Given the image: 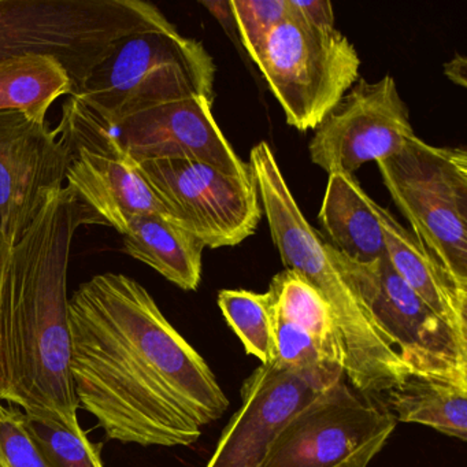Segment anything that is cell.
<instances>
[{
	"instance_id": "6da1fadb",
	"label": "cell",
	"mask_w": 467,
	"mask_h": 467,
	"mask_svg": "<svg viewBox=\"0 0 467 467\" xmlns=\"http://www.w3.org/2000/svg\"><path fill=\"white\" fill-rule=\"evenodd\" d=\"M78 406L109 440L188 447L229 407L217 377L135 278L103 273L69 297Z\"/></svg>"
},
{
	"instance_id": "7a4b0ae2",
	"label": "cell",
	"mask_w": 467,
	"mask_h": 467,
	"mask_svg": "<svg viewBox=\"0 0 467 467\" xmlns=\"http://www.w3.org/2000/svg\"><path fill=\"white\" fill-rule=\"evenodd\" d=\"M95 223L67 188L13 245L0 319V399L84 431L70 359L67 269L76 232Z\"/></svg>"
},
{
	"instance_id": "3957f363",
	"label": "cell",
	"mask_w": 467,
	"mask_h": 467,
	"mask_svg": "<svg viewBox=\"0 0 467 467\" xmlns=\"http://www.w3.org/2000/svg\"><path fill=\"white\" fill-rule=\"evenodd\" d=\"M251 171L273 243L286 270L318 289L332 308L344 348V377L360 395L385 396L409 371L348 275L327 255V243L297 206L266 141L250 154Z\"/></svg>"
},
{
	"instance_id": "277c9868",
	"label": "cell",
	"mask_w": 467,
	"mask_h": 467,
	"mask_svg": "<svg viewBox=\"0 0 467 467\" xmlns=\"http://www.w3.org/2000/svg\"><path fill=\"white\" fill-rule=\"evenodd\" d=\"M169 26L144 0H0V64L31 54L54 57L69 72L76 95L121 40Z\"/></svg>"
},
{
	"instance_id": "5b68a950",
	"label": "cell",
	"mask_w": 467,
	"mask_h": 467,
	"mask_svg": "<svg viewBox=\"0 0 467 467\" xmlns=\"http://www.w3.org/2000/svg\"><path fill=\"white\" fill-rule=\"evenodd\" d=\"M214 78L203 45L171 24L121 40L73 97L114 127L162 103L192 97L213 102Z\"/></svg>"
},
{
	"instance_id": "8992f818",
	"label": "cell",
	"mask_w": 467,
	"mask_h": 467,
	"mask_svg": "<svg viewBox=\"0 0 467 467\" xmlns=\"http://www.w3.org/2000/svg\"><path fill=\"white\" fill-rule=\"evenodd\" d=\"M376 163L411 234L467 291L466 150L431 146L415 135Z\"/></svg>"
},
{
	"instance_id": "52a82bcc",
	"label": "cell",
	"mask_w": 467,
	"mask_h": 467,
	"mask_svg": "<svg viewBox=\"0 0 467 467\" xmlns=\"http://www.w3.org/2000/svg\"><path fill=\"white\" fill-rule=\"evenodd\" d=\"M253 61L288 125L302 132L317 130L359 80L360 58L349 40L336 28L308 26L292 9Z\"/></svg>"
},
{
	"instance_id": "ba28073f",
	"label": "cell",
	"mask_w": 467,
	"mask_h": 467,
	"mask_svg": "<svg viewBox=\"0 0 467 467\" xmlns=\"http://www.w3.org/2000/svg\"><path fill=\"white\" fill-rule=\"evenodd\" d=\"M56 132L67 154L65 188L95 223L124 234L139 215L174 221L114 130L78 98L65 100Z\"/></svg>"
},
{
	"instance_id": "9c48e42d",
	"label": "cell",
	"mask_w": 467,
	"mask_h": 467,
	"mask_svg": "<svg viewBox=\"0 0 467 467\" xmlns=\"http://www.w3.org/2000/svg\"><path fill=\"white\" fill-rule=\"evenodd\" d=\"M410 374L467 387V341L462 340L393 270L389 259L357 264L327 243Z\"/></svg>"
},
{
	"instance_id": "30bf717a",
	"label": "cell",
	"mask_w": 467,
	"mask_h": 467,
	"mask_svg": "<svg viewBox=\"0 0 467 467\" xmlns=\"http://www.w3.org/2000/svg\"><path fill=\"white\" fill-rule=\"evenodd\" d=\"M139 169L171 217L204 247H234L255 234L262 206L254 177L195 160L147 161Z\"/></svg>"
},
{
	"instance_id": "8fae6325",
	"label": "cell",
	"mask_w": 467,
	"mask_h": 467,
	"mask_svg": "<svg viewBox=\"0 0 467 467\" xmlns=\"http://www.w3.org/2000/svg\"><path fill=\"white\" fill-rule=\"evenodd\" d=\"M395 428L387 409L344 377L289 418L258 467H333Z\"/></svg>"
},
{
	"instance_id": "7c38bea8",
	"label": "cell",
	"mask_w": 467,
	"mask_h": 467,
	"mask_svg": "<svg viewBox=\"0 0 467 467\" xmlns=\"http://www.w3.org/2000/svg\"><path fill=\"white\" fill-rule=\"evenodd\" d=\"M415 136L409 109L392 76L359 78L325 117L311 139V162L327 174L354 176L365 163L398 152Z\"/></svg>"
},
{
	"instance_id": "4fadbf2b",
	"label": "cell",
	"mask_w": 467,
	"mask_h": 467,
	"mask_svg": "<svg viewBox=\"0 0 467 467\" xmlns=\"http://www.w3.org/2000/svg\"><path fill=\"white\" fill-rule=\"evenodd\" d=\"M67 154L56 130L0 111V231L16 244L64 190Z\"/></svg>"
},
{
	"instance_id": "5bb4252c",
	"label": "cell",
	"mask_w": 467,
	"mask_h": 467,
	"mask_svg": "<svg viewBox=\"0 0 467 467\" xmlns=\"http://www.w3.org/2000/svg\"><path fill=\"white\" fill-rule=\"evenodd\" d=\"M212 105L206 98H185L147 109L110 128L138 163L195 160L232 176L253 179L250 165L218 127Z\"/></svg>"
},
{
	"instance_id": "9a60e30c",
	"label": "cell",
	"mask_w": 467,
	"mask_h": 467,
	"mask_svg": "<svg viewBox=\"0 0 467 467\" xmlns=\"http://www.w3.org/2000/svg\"><path fill=\"white\" fill-rule=\"evenodd\" d=\"M321 392L277 363L259 366L243 382L242 406L204 467H258L289 418Z\"/></svg>"
},
{
	"instance_id": "2e32d148",
	"label": "cell",
	"mask_w": 467,
	"mask_h": 467,
	"mask_svg": "<svg viewBox=\"0 0 467 467\" xmlns=\"http://www.w3.org/2000/svg\"><path fill=\"white\" fill-rule=\"evenodd\" d=\"M379 215L393 270L462 340L467 341V291L456 285L417 237L379 204Z\"/></svg>"
},
{
	"instance_id": "e0dca14e",
	"label": "cell",
	"mask_w": 467,
	"mask_h": 467,
	"mask_svg": "<svg viewBox=\"0 0 467 467\" xmlns=\"http://www.w3.org/2000/svg\"><path fill=\"white\" fill-rule=\"evenodd\" d=\"M318 220L330 240L327 244L346 258L368 265L387 255L379 204L354 176L329 174Z\"/></svg>"
},
{
	"instance_id": "ac0fdd59",
	"label": "cell",
	"mask_w": 467,
	"mask_h": 467,
	"mask_svg": "<svg viewBox=\"0 0 467 467\" xmlns=\"http://www.w3.org/2000/svg\"><path fill=\"white\" fill-rule=\"evenodd\" d=\"M122 236L125 254L157 270L182 291H196L204 245L191 232L160 214L139 215Z\"/></svg>"
},
{
	"instance_id": "d6986e66",
	"label": "cell",
	"mask_w": 467,
	"mask_h": 467,
	"mask_svg": "<svg viewBox=\"0 0 467 467\" xmlns=\"http://www.w3.org/2000/svg\"><path fill=\"white\" fill-rule=\"evenodd\" d=\"M385 409L404 423L429 426L439 433L466 441L467 387L409 374L385 395Z\"/></svg>"
},
{
	"instance_id": "ffe728a7",
	"label": "cell",
	"mask_w": 467,
	"mask_h": 467,
	"mask_svg": "<svg viewBox=\"0 0 467 467\" xmlns=\"http://www.w3.org/2000/svg\"><path fill=\"white\" fill-rule=\"evenodd\" d=\"M73 94L69 72L54 57L31 54L0 64V111H17L37 124H47L53 103Z\"/></svg>"
},
{
	"instance_id": "44dd1931",
	"label": "cell",
	"mask_w": 467,
	"mask_h": 467,
	"mask_svg": "<svg viewBox=\"0 0 467 467\" xmlns=\"http://www.w3.org/2000/svg\"><path fill=\"white\" fill-rule=\"evenodd\" d=\"M267 292L275 311L303 327L325 357L344 370V348L337 324L329 303L318 289L297 273L285 269L273 277Z\"/></svg>"
},
{
	"instance_id": "7402d4cb",
	"label": "cell",
	"mask_w": 467,
	"mask_h": 467,
	"mask_svg": "<svg viewBox=\"0 0 467 467\" xmlns=\"http://www.w3.org/2000/svg\"><path fill=\"white\" fill-rule=\"evenodd\" d=\"M218 307L245 352L261 365H272L275 360V314L269 292L223 289L218 294Z\"/></svg>"
},
{
	"instance_id": "603a6c76",
	"label": "cell",
	"mask_w": 467,
	"mask_h": 467,
	"mask_svg": "<svg viewBox=\"0 0 467 467\" xmlns=\"http://www.w3.org/2000/svg\"><path fill=\"white\" fill-rule=\"evenodd\" d=\"M273 314L275 346L273 363L288 368L322 390L344 379L343 368L327 359L316 340L303 327L281 317L275 306Z\"/></svg>"
},
{
	"instance_id": "cb8c5ba5",
	"label": "cell",
	"mask_w": 467,
	"mask_h": 467,
	"mask_svg": "<svg viewBox=\"0 0 467 467\" xmlns=\"http://www.w3.org/2000/svg\"><path fill=\"white\" fill-rule=\"evenodd\" d=\"M23 422L47 467H105L99 445L94 444L86 431L75 433L26 412Z\"/></svg>"
},
{
	"instance_id": "d4e9b609",
	"label": "cell",
	"mask_w": 467,
	"mask_h": 467,
	"mask_svg": "<svg viewBox=\"0 0 467 467\" xmlns=\"http://www.w3.org/2000/svg\"><path fill=\"white\" fill-rule=\"evenodd\" d=\"M232 16L251 59L270 32L289 17L288 0H232Z\"/></svg>"
},
{
	"instance_id": "484cf974",
	"label": "cell",
	"mask_w": 467,
	"mask_h": 467,
	"mask_svg": "<svg viewBox=\"0 0 467 467\" xmlns=\"http://www.w3.org/2000/svg\"><path fill=\"white\" fill-rule=\"evenodd\" d=\"M0 467H47L23 422V412L0 403Z\"/></svg>"
},
{
	"instance_id": "4316f807",
	"label": "cell",
	"mask_w": 467,
	"mask_h": 467,
	"mask_svg": "<svg viewBox=\"0 0 467 467\" xmlns=\"http://www.w3.org/2000/svg\"><path fill=\"white\" fill-rule=\"evenodd\" d=\"M292 12L305 21L308 26L319 29H333L335 26V13L332 4L327 0H288Z\"/></svg>"
},
{
	"instance_id": "83f0119b",
	"label": "cell",
	"mask_w": 467,
	"mask_h": 467,
	"mask_svg": "<svg viewBox=\"0 0 467 467\" xmlns=\"http://www.w3.org/2000/svg\"><path fill=\"white\" fill-rule=\"evenodd\" d=\"M390 436L392 433H382L379 436H377L376 439L371 440V441L366 442L363 447H360L359 450L355 451L352 455H349L348 458L344 459L340 463L336 464L333 467H368L370 466L371 462L376 459L377 455H379L382 450H384L385 445L389 441Z\"/></svg>"
},
{
	"instance_id": "f1b7e54d",
	"label": "cell",
	"mask_w": 467,
	"mask_h": 467,
	"mask_svg": "<svg viewBox=\"0 0 467 467\" xmlns=\"http://www.w3.org/2000/svg\"><path fill=\"white\" fill-rule=\"evenodd\" d=\"M13 243L0 231V319H2V300H4L5 284L9 272L10 259L13 254Z\"/></svg>"
},
{
	"instance_id": "f546056e",
	"label": "cell",
	"mask_w": 467,
	"mask_h": 467,
	"mask_svg": "<svg viewBox=\"0 0 467 467\" xmlns=\"http://www.w3.org/2000/svg\"><path fill=\"white\" fill-rule=\"evenodd\" d=\"M466 67L467 61L464 57L456 56L453 57L452 61L448 62L444 65V73L452 83L458 84V86L466 88Z\"/></svg>"
}]
</instances>
